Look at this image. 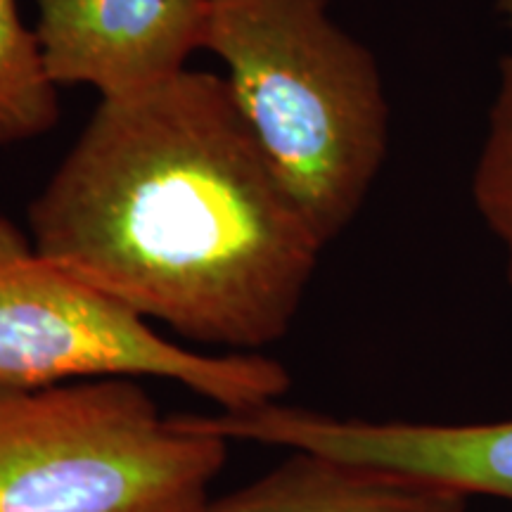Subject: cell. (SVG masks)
I'll list each match as a JSON object with an SVG mask.
<instances>
[{
  "instance_id": "obj_1",
  "label": "cell",
  "mask_w": 512,
  "mask_h": 512,
  "mask_svg": "<svg viewBox=\"0 0 512 512\" xmlns=\"http://www.w3.org/2000/svg\"><path fill=\"white\" fill-rule=\"evenodd\" d=\"M27 221L83 283L242 354L290 332L323 249L226 79L192 69L100 98Z\"/></svg>"
},
{
  "instance_id": "obj_7",
  "label": "cell",
  "mask_w": 512,
  "mask_h": 512,
  "mask_svg": "<svg viewBox=\"0 0 512 512\" xmlns=\"http://www.w3.org/2000/svg\"><path fill=\"white\" fill-rule=\"evenodd\" d=\"M467 496L309 451L195 512H465Z\"/></svg>"
},
{
  "instance_id": "obj_6",
  "label": "cell",
  "mask_w": 512,
  "mask_h": 512,
  "mask_svg": "<svg viewBox=\"0 0 512 512\" xmlns=\"http://www.w3.org/2000/svg\"><path fill=\"white\" fill-rule=\"evenodd\" d=\"M36 15L55 86L117 98L183 72L202 50L207 0H36Z\"/></svg>"
},
{
  "instance_id": "obj_4",
  "label": "cell",
  "mask_w": 512,
  "mask_h": 512,
  "mask_svg": "<svg viewBox=\"0 0 512 512\" xmlns=\"http://www.w3.org/2000/svg\"><path fill=\"white\" fill-rule=\"evenodd\" d=\"M95 377L171 380L221 411L280 401L292 377L256 354L209 356L95 290L0 216V384L48 387Z\"/></svg>"
},
{
  "instance_id": "obj_8",
  "label": "cell",
  "mask_w": 512,
  "mask_h": 512,
  "mask_svg": "<svg viewBox=\"0 0 512 512\" xmlns=\"http://www.w3.org/2000/svg\"><path fill=\"white\" fill-rule=\"evenodd\" d=\"M57 91L19 3L0 0V147L53 131L60 119Z\"/></svg>"
},
{
  "instance_id": "obj_10",
  "label": "cell",
  "mask_w": 512,
  "mask_h": 512,
  "mask_svg": "<svg viewBox=\"0 0 512 512\" xmlns=\"http://www.w3.org/2000/svg\"><path fill=\"white\" fill-rule=\"evenodd\" d=\"M503 5H505V10H508V15H510V22H512V0H503Z\"/></svg>"
},
{
  "instance_id": "obj_5",
  "label": "cell",
  "mask_w": 512,
  "mask_h": 512,
  "mask_svg": "<svg viewBox=\"0 0 512 512\" xmlns=\"http://www.w3.org/2000/svg\"><path fill=\"white\" fill-rule=\"evenodd\" d=\"M183 425L226 441L309 451L339 463L463 496L512 501V420L475 425L335 418L278 401L247 411L178 415Z\"/></svg>"
},
{
  "instance_id": "obj_9",
  "label": "cell",
  "mask_w": 512,
  "mask_h": 512,
  "mask_svg": "<svg viewBox=\"0 0 512 512\" xmlns=\"http://www.w3.org/2000/svg\"><path fill=\"white\" fill-rule=\"evenodd\" d=\"M475 202L489 228L512 247V57L503 64L501 95L475 174Z\"/></svg>"
},
{
  "instance_id": "obj_3",
  "label": "cell",
  "mask_w": 512,
  "mask_h": 512,
  "mask_svg": "<svg viewBox=\"0 0 512 512\" xmlns=\"http://www.w3.org/2000/svg\"><path fill=\"white\" fill-rule=\"evenodd\" d=\"M228 444L164 418L133 377L0 384V512H195Z\"/></svg>"
},
{
  "instance_id": "obj_11",
  "label": "cell",
  "mask_w": 512,
  "mask_h": 512,
  "mask_svg": "<svg viewBox=\"0 0 512 512\" xmlns=\"http://www.w3.org/2000/svg\"><path fill=\"white\" fill-rule=\"evenodd\" d=\"M510 283H512V247H510Z\"/></svg>"
},
{
  "instance_id": "obj_2",
  "label": "cell",
  "mask_w": 512,
  "mask_h": 512,
  "mask_svg": "<svg viewBox=\"0 0 512 512\" xmlns=\"http://www.w3.org/2000/svg\"><path fill=\"white\" fill-rule=\"evenodd\" d=\"M202 50L226 64L235 105L320 245L349 226L387 155L373 55L328 0H207Z\"/></svg>"
}]
</instances>
